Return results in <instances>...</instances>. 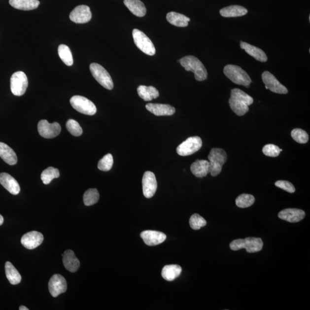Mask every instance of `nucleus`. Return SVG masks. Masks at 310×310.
Listing matches in <instances>:
<instances>
[{"label": "nucleus", "instance_id": "1", "mask_svg": "<svg viewBox=\"0 0 310 310\" xmlns=\"http://www.w3.org/2000/svg\"><path fill=\"white\" fill-rule=\"evenodd\" d=\"M253 103V99L248 94L239 89L231 90L229 103L233 112L239 116H243L249 111V106Z\"/></svg>", "mask_w": 310, "mask_h": 310}, {"label": "nucleus", "instance_id": "2", "mask_svg": "<svg viewBox=\"0 0 310 310\" xmlns=\"http://www.w3.org/2000/svg\"><path fill=\"white\" fill-rule=\"evenodd\" d=\"M182 67L187 71L194 73L198 81H203L207 78V72L203 63L194 56H186L179 61Z\"/></svg>", "mask_w": 310, "mask_h": 310}, {"label": "nucleus", "instance_id": "3", "mask_svg": "<svg viewBox=\"0 0 310 310\" xmlns=\"http://www.w3.org/2000/svg\"><path fill=\"white\" fill-rule=\"evenodd\" d=\"M225 76L237 85H242L249 88L252 79L246 71L239 66L228 65L224 69Z\"/></svg>", "mask_w": 310, "mask_h": 310}, {"label": "nucleus", "instance_id": "4", "mask_svg": "<svg viewBox=\"0 0 310 310\" xmlns=\"http://www.w3.org/2000/svg\"><path fill=\"white\" fill-rule=\"evenodd\" d=\"M230 248L232 250L245 249L247 252L252 253L260 252L262 250L263 242L262 239L256 238H247L245 239H237L230 243Z\"/></svg>", "mask_w": 310, "mask_h": 310}, {"label": "nucleus", "instance_id": "5", "mask_svg": "<svg viewBox=\"0 0 310 310\" xmlns=\"http://www.w3.org/2000/svg\"><path fill=\"white\" fill-rule=\"evenodd\" d=\"M210 163V173L216 176L221 173L222 166L227 160V154L221 148H212L208 156Z\"/></svg>", "mask_w": 310, "mask_h": 310}, {"label": "nucleus", "instance_id": "6", "mask_svg": "<svg viewBox=\"0 0 310 310\" xmlns=\"http://www.w3.org/2000/svg\"><path fill=\"white\" fill-rule=\"evenodd\" d=\"M90 70L93 77L103 88L107 90H112L114 87L113 80L111 79L109 72L102 66L96 63H93L90 66Z\"/></svg>", "mask_w": 310, "mask_h": 310}, {"label": "nucleus", "instance_id": "7", "mask_svg": "<svg viewBox=\"0 0 310 310\" xmlns=\"http://www.w3.org/2000/svg\"><path fill=\"white\" fill-rule=\"evenodd\" d=\"M132 35L136 46L145 54L153 56L156 53L154 44L149 38L142 31L134 29Z\"/></svg>", "mask_w": 310, "mask_h": 310}, {"label": "nucleus", "instance_id": "8", "mask_svg": "<svg viewBox=\"0 0 310 310\" xmlns=\"http://www.w3.org/2000/svg\"><path fill=\"white\" fill-rule=\"evenodd\" d=\"M70 103L74 109L82 114L93 116L97 112L95 103L84 97L73 96L70 99Z\"/></svg>", "mask_w": 310, "mask_h": 310}, {"label": "nucleus", "instance_id": "9", "mask_svg": "<svg viewBox=\"0 0 310 310\" xmlns=\"http://www.w3.org/2000/svg\"><path fill=\"white\" fill-rule=\"evenodd\" d=\"M29 85L27 76L23 71H17L10 78V89L13 95L22 96L26 93Z\"/></svg>", "mask_w": 310, "mask_h": 310}, {"label": "nucleus", "instance_id": "10", "mask_svg": "<svg viewBox=\"0 0 310 310\" xmlns=\"http://www.w3.org/2000/svg\"><path fill=\"white\" fill-rule=\"evenodd\" d=\"M202 146L203 141L200 137H190L178 145L176 148L177 154L182 156L193 155L199 151Z\"/></svg>", "mask_w": 310, "mask_h": 310}, {"label": "nucleus", "instance_id": "11", "mask_svg": "<svg viewBox=\"0 0 310 310\" xmlns=\"http://www.w3.org/2000/svg\"><path fill=\"white\" fill-rule=\"evenodd\" d=\"M38 132L41 137L52 138L57 137L61 132V127L58 123L50 124L46 120H41L37 125Z\"/></svg>", "mask_w": 310, "mask_h": 310}, {"label": "nucleus", "instance_id": "12", "mask_svg": "<svg viewBox=\"0 0 310 310\" xmlns=\"http://www.w3.org/2000/svg\"><path fill=\"white\" fill-rule=\"evenodd\" d=\"M261 76L267 89H269L274 93L282 94V95H285L288 93L287 89L269 71H264Z\"/></svg>", "mask_w": 310, "mask_h": 310}, {"label": "nucleus", "instance_id": "13", "mask_svg": "<svg viewBox=\"0 0 310 310\" xmlns=\"http://www.w3.org/2000/svg\"><path fill=\"white\" fill-rule=\"evenodd\" d=\"M48 289L52 297H57L67 291V282L62 275L55 274L50 278L48 283Z\"/></svg>", "mask_w": 310, "mask_h": 310}, {"label": "nucleus", "instance_id": "14", "mask_svg": "<svg viewBox=\"0 0 310 310\" xmlns=\"http://www.w3.org/2000/svg\"><path fill=\"white\" fill-rule=\"evenodd\" d=\"M92 14L88 6L79 5L69 14V19L76 24H85L92 19Z\"/></svg>", "mask_w": 310, "mask_h": 310}, {"label": "nucleus", "instance_id": "15", "mask_svg": "<svg viewBox=\"0 0 310 310\" xmlns=\"http://www.w3.org/2000/svg\"><path fill=\"white\" fill-rule=\"evenodd\" d=\"M142 183L144 197L147 198L154 197L158 187L155 174L151 172H145L142 177Z\"/></svg>", "mask_w": 310, "mask_h": 310}, {"label": "nucleus", "instance_id": "16", "mask_svg": "<svg viewBox=\"0 0 310 310\" xmlns=\"http://www.w3.org/2000/svg\"><path fill=\"white\" fill-rule=\"evenodd\" d=\"M43 240L44 237L41 233L33 231L24 235L21 239V243L26 248L34 249L40 245Z\"/></svg>", "mask_w": 310, "mask_h": 310}, {"label": "nucleus", "instance_id": "17", "mask_svg": "<svg viewBox=\"0 0 310 310\" xmlns=\"http://www.w3.org/2000/svg\"><path fill=\"white\" fill-rule=\"evenodd\" d=\"M304 210L298 208H286L281 210L278 214V218L291 223L300 222L305 217Z\"/></svg>", "mask_w": 310, "mask_h": 310}, {"label": "nucleus", "instance_id": "18", "mask_svg": "<svg viewBox=\"0 0 310 310\" xmlns=\"http://www.w3.org/2000/svg\"><path fill=\"white\" fill-rule=\"evenodd\" d=\"M141 238L146 245L155 246L165 241L167 236L162 232L154 231H145L141 233Z\"/></svg>", "mask_w": 310, "mask_h": 310}, {"label": "nucleus", "instance_id": "19", "mask_svg": "<svg viewBox=\"0 0 310 310\" xmlns=\"http://www.w3.org/2000/svg\"><path fill=\"white\" fill-rule=\"evenodd\" d=\"M146 109L157 116H172L175 113V109L167 104L148 103Z\"/></svg>", "mask_w": 310, "mask_h": 310}, {"label": "nucleus", "instance_id": "20", "mask_svg": "<svg viewBox=\"0 0 310 310\" xmlns=\"http://www.w3.org/2000/svg\"><path fill=\"white\" fill-rule=\"evenodd\" d=\"M0 184L13 195L19 194L20 191L19 184L9 174L2 172L0 173Z\"/></svg>", "mask_w": 310, "mask_h": 310}, {"label": "nucleus", "instance_id": "21", "mask_svg": "<svg viewBox=\"0 0 310 310\" xmlns=\"http://www.w3.org/2000/svg\"><path fill=\"white\" fill-rule=\"evenodd\" d=\"M63 256V263L66 270L70 273H75L80 267L79 260L72 250H66Z\"/></svg>", "mask_w": 310, "mask_h": 310}, {"label": "nucleus", "instance_id": "22", "mask_svg": "<svg viewBox=\"0 0 310 310\" xmlns=\"http://www.w3.org/2000/svg\"><path fill=\"white\" fill-rule=\"evenodd\" d=\"M210 163L206 160H197L191 165L190 170L197 177L207 176L210 173Z\"/></svg>", "mask_w": 310, "mask_h": 310}, {"label": "nucleus", "instance_id": "23", "mask_svg": "<svg viewBox=\"0 0 310 310\" xmlns=\"http://www.w3.org/2000/svg\"><path fill=\"white\" fill-rule=\"evenodd\" d=\"M240 47L244 50L246 53L251 56L257 61L261 62H266L268 60L267 56L260 48L252 46V45L241 41Z\"/></svg>", "mask_w": 310, "mask_h": 310}, {"label": "nucleus", "instance_id": "24", "mask_svg": "<svg viewBox=\"0 0 310 310\" xmlns=\"http://www.w3.org/2000/svg\"><path fill=\"white\" fill-rule=\"evenodd\" d=\"M0 158L10 166L15 165L17 162V157L15 151L2 142H0Z\"/></svg>", "mask_w": 310, "mask_h": 310}, {"label": "nucleus", "instance_id": "25", "mask_svg": "<svg viewBox=\"0 0 310 310\" xmlns=\"http://www.w3.org/2000/svg\"><path fill=\"white\" fill-rule=\"evenodd\" d=\"M124 3L127 8L138 17H144L147 13V9L144 3L140 0H124Z\"/></svg>", "mask_w": 310, "mask_h": 310}, {"label": "nucleus", "instance_id": "26", "mask_svg": "<svg viewBox=\"0 0 310 310\" xmlns=\"http://www.w3.org/2000/svg\"><path fill=\"white\" fill-rule=\"evenodd\" d=\"M166 18L171 24L178 27H187L190 21L189 17L175 12L167 13Z\"/></svg>", "mask_w": 310, "mask_h": 310}, {"label": "nucleus", "instance_id": "27", "mask_svg": "<svg viewBox=\"0 0 310 310\" xmlns=\"http://www.w3.org/2000/svg\"><path fill=\"white\" fill-rule=\"evenodd\" d=\"M9 3L13 8L22 10L35 9L40 5L38 0H9Z\"/></svg>", "mask_w": 310, "mask_h": 310}, {"label": "nucleus", "instance_id": "28", "mask_svg": "<svg viewBox=\"0 0 310 310\" xmlns=\"http://www.w3.org/2000/svg\"><path fill=\"white\" fill-rule=\"evenodd\" d=\"M138 93L139 97L145 102H150L159 96L158 90L154 86L141 85L138 88Z\"/></svg>", "mask_w": 310, "mask_h": 310}, {"label": "nucleus", "instance_id": "29", "mask_svg": "<svg viewBox=\"0 0 310 310\" xmlns=\"http://www.w3.org/2000/svg\"><path fill=\"white\" fill-rule=\"evenodd\" d=\"M219 13L223 17H236L246 15L248 13V10L242 6L232 5L222 8Z\"/></svg>", "mask_w": 310, "mask_h": 310}, {"label": "nucleus", "instance_id": "30", "mask_svg": "<svg viewBox=\"0 0 310 310\" xmlns=\"http://www.w3.org/2000/svg\"><path fill=\"white\" fill-rule=\"evenodd\" d=\"M182 271V268L178 265H169L163 268L162 276L166 280L172 281L179 276Z\"/></svg>", "mask_w": 310, "mask_h": 310}, {"label": "nucleus", "instance_id": "31", "mask_svg": "<svg viewBox=\"0 0 310 310\" xmlns=\"http://www.w3.org/2000/svg\"><path fill=\"white\" fill-rule=\"evenodd\" d=\"M5 274L9 283L12 285L18 284L22 281V276L13 264L7 261L5 263Z\"/></svg>", "mask_w": 310, "mask_h": 310}, {"label": "nucleus", "instance_id": "32", "mask_svg": "<svg viewBox=\"0 0 310 310\" xmlns=\"http://www.w3.org/2000/svg\"><path fill=\"white\" fill-rule=\"evenodd\" d=\"M58 54L66 65L71 66L74 63L70 49L66 45L61 44L58 47Z\"/></svg>", "mask_w": 310, "mask_h": 310}, {"label": "nucleus", "instance_id": "33", "mask_svg": "<svg viewBox=\"0 0 310 310\" xmlns=\"http://www.w3.org/2000/svg\"><path fill=\"white\" fill-rule=\"evenodd\" d=\"M100 194L96 189H90L83 195V203L87 207L92 206L98 203Z\"/></svg>", "mask_w": 310, "mask_h": 310}, {"label": "nucleus", "instance_id": "34", "mask_svg": "<svg viewBox=\"0 0 310 310\" xmlns=\"http://www.w3.org/2000/svg\"><path fill=\"white\" fill-rule=\"evenodd\" d=\"M60 176L59 171L54 167H50L43 171L41 174V179L45 184H50L52 180Z\"/></svg>", "mask_w": 310, "mask_h": 310}, {"label": "nucleus", "instance_id": "35", "mask_svg": "<svg viewBox=\"0 0 310 310\" xmlns=\"http://www.w3.org/2000/svg\"><path fill=\"white\" fill-rule=\"evenodd\" d=\"M255 198L252 195L242 194L236 200V204L240 208H247L252 206L255 203Z\"/></svg>", "mask_w": 310, "mask_h": 310}, {"label": "nucleus", "instance_id": "36", "mask_svg": "<svg viewBox=\"0 0 310 310\" xmlns=\"http://www.w3.org/2000/svg\"><path fill=\"white\" fill-rule=\"evenodd\" d=\"M291 137L299 144L307 143L309 140L307 132L300 128H296L291 132Z\"/></svg>", "mask_w": 310, "mask_h": 310}, {"label": "nucleus", "instance_id": "37", "mask_svg": "<svg viewBox=\"0 0 310 310\" xmlns=\"http://www.w3.org/2000/svg\"><path fill=\"white\" fill-rule=\"evenodd\" d=\"M190 227L194 230H200L201 228L204 227L207 224V222L201 216L198 214H194L191 215L190 218Z\"/></svg>", "mask_w": 310, "mask_h": 310}, {"label": "nucleus", "instance_id": "38", "mask_svg": "<svg viewBox=\"0 0 310 310\" xmlns=\"http://www.w3.org/2000/svg\"><path fill=\"white\" fill-rule=\"evenodd\" d=\"M113 165V156L110 154L104 155L103 158L101 159L98 164V168L99 170L103 171V172H108L112 168Z\"/></svg>", "mask_w": 310, "mask_h": 310}, {"label": "nucleus", "instance_id": "39", "mask_svg": "<svg viewBox=\"0 0 310 310\" xmlns=\"http://www.w3.org/2000/svg\"><path fill=\"white\" fill-rule=\"evenodd\" d=\"M67 130L74 137H80L82 135L83 130L77 121L74 120H69L66 123Z\"/></svg>", "mask_w": 310, "mask_h": 310}, {"label": "nucleus", "instance_id": "40", "mask_svg": "<svg viewBox=\"0 0 310 310\" xmlns=\"http://www.w3.org/2000/svg\"><path fill=\"white\" fill-rule=\"evenodd\" d=\"M263 152L265 155L270 157H277L279 155L280 149L277 146L274 144H267L263 148Z\"/></svg>", "mask_w": 310, "mask_h": 310}, {"label": "nucleus", "instance_id": "41", "mask_svg": "<svg viewBox=\"0 0 310 310\" xmlns=\"http://www.w3.org/2000/svg\"><path fill=\"white\" fill-rule=\"evenodd\" d=\"M275 186L290 193L295 192V188L291 182L287 180H278L275 183Z\"/></svg>", "mask_w": 310, "mask_h": 310}, {"label": "nucleus", "instance_id": "42", "mask_svg": "<svg viewBox=\"0 0 310 310\" xmlns=\"http://www.w3.org/2000/svg\"><path fill=\"white\" fill-rule=\"evenodd\" d=\"M3 223V218L2 216L0 214V226L2 225Z\"/></svg>", "mask_w": 310, "mask_h": 310}, {"label": "nucleus", "instance_id": "43", "mask_svg": "<svg viewBox=\"0 0 310 310\" xmlns=\"http://www.w3.org/2000/svg\"><path fill=\"white\" fill-rule=\"evenodd\" d=\"M19 310H29V309L25 307V306H20Z\"/></svg>", "mask_w": 310, "mask_h": 310}]
</instances>
